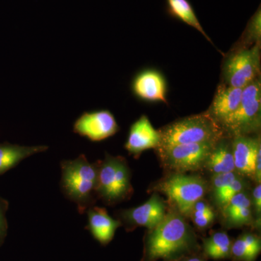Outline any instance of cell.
Segmentation results:
<instances>
[{
  "label": "cell",
  "mask_w": 261,
  "mask_h": 261,
  "mask_svg": "<svg viewBox=\"0 0 261 261\" xmlns=\"http://www.w3.org/2000/svg\"><path fill=\"white\" fill-rule=\"evenodd\" d=\"M141 261H175L200 247L193 229L178 211H170L156 227L149 230L145 238Z\"/></svg>",
  "instance_id": "1"
},
{
  "label": "cell",
  "mask_w": 261,
  "mask_h": 261,
  "mask_svg": "<svg viewBox=\"0 0 261 261\" xmlns=\"http://www.w3.org/2000/svg\"><path fill=\"white\" fill-rule=\"evenodd\" d=\"M61 188L67 198L83 214L93 206L97 183L98 163H91L84 154L61 163Z\"/></svg>",
  "instance_id": "2"
},
{
  "label": "cell",
  "mask_w": 261,
  "mask_h": 261,
  "mask_svg": "<svg viewBox=\"0 0 261 261\" xmlns=\"http://www.w3.org/2000/svg\"><path fill=\"white\" fill-rule=\"evenodd\" d=\"M159 147L185 144L218 142L224 138L225 130L208 113L187 117L159 130Z\"/></svg>",
  "instance_id": "3"
},
{
  "label": "cell",
  "mask_w": 261,
  "mask_h": 261,
  "mask_svg": "<svg viewBox=\"0 0 261 261\" xmlns=\"http://www.w3.org/2000/svg\"><path fill=\"white\" fill-rule=\"evenodd\" d=\"M132 192L126 160L106 153L104 161L98 163L96 195L108 205H113L128 199Z\"/></svg>",
  "instance_id": "4"
},
{
  "label": "cell",
  "mask_w": 261,
  "mask_h": 261,
  "mask_svg": "<svg viewBox=\"0 0 261 261\" xmlns=\"http://www.w3.org/2000/svg\"><path fill=\"white\" fill-rule=\"evenodd\" d=\"M261 84L256 79L243 89L241 102L234 113L221 124L225 132L235 136H247L260 129Z\"/></svg>",
  "instance_id": "5"
},
{
  "label": "cell",
  "mask_w": 261,
  "mask_h": 261,
  "mask_svg": "<svg viewBox=\"0 0 261 261\" xmlns=\"http://www.w3.org/2000/svg\"><path fill=\"white\" fill-rule=\"evenodd\" d=\"M157 190L167 196L183 216H190L192 207L207 190V182L198 176L176 173L157 185Z\"/></svg>",
  "instance_id": "6"
},
{
  "label": "cell",
  "mask_w": 261,
  "mask_h": 261,
  "mask_svg": "<svg viewBox=\"0 0 261 261\" xmlns=\"http://www.w3.org/2000/svg\"><path fill=\"white\" fill-rule=\"evenodd\" d=\"M260 69V43L243 47L226 58L223 68L224 84L244 89L258 78Z\"/></svg>",
  "instance_id": "7"
},
{
  "label": "cell",
  "mask_w": 261,
  "mask_h": 261,
  "mask_svg": "<svg viewBox=\"0 0 261 261\" xmlns=\"http://www.w3.org/2000/svg\"><path fill=\"white\" fill-rule=\"evenodd\" d=\"M218 142L166 146L157 149L166 168L184 173L205 168L206 161Z\"/></svg>",
  "instance_id": "8"
},
{
  "label": "cell",
  "mask_w": 261,
  "mask_h": 261,
  "mask_svg": "<svg viewBox=\"0 0 261 261\" xmlns=\"http://www.w3.org/2000/svg\"><path fill=\"white\" fill-rule=\"evenodd\" d=\"M119 126L114 116L108 110L87 111L76 120L73 132L92 142H100L116 135Z\"/></svg>",
  "instance_id": "9"
},
{
  "label": "cell",
  "mask_w": 261,
  "mask_h": 261,
  "mask_svg": "<svg viewBox=\"0 0 261 261\" xmlns=\"http://www.w3.org/2000/svg\"><path fill=\"white\" fill-rule=\"evenodd\" d=\"M166 215L165 202L157 194H154L143 205L122 211L120 217L128 228L144 226L150 230L156 227Z\"/></svg>",
  "instance_id": "10"
},
{
  "label": "cell",
  "mask_w": 261,
  "mask_h": 261,
  "mask_svg": "<svg viewBox=\"0 0 261 261\" xmlns=\"http://www.w3.org/2000/svg\"><path fill=\"white\" fill-rule=\"evenodd\" d=\"M235 171L238 174L253 178L257 152L261 148L260 137L249 136L233 137L231 142Z\"/></svg>",
  "instance_id": "11"
},
{
  "label": "cell",
  "mask_w": 261,
  "mask_h": 261,
  "mask_svg": "<svg viewBox=\"0 0 261 261\" xmlns=\"http://www.w3.org/2000/svg\"><path fill=\"white\" fill-rule=\"evenodd\" d=\"M161 135L151 124L147 116H142L130 126L125 148L128 153L138 155L147 149L159 147Z\"/></svg>",
  "instance_id": "12"
},
{
  "label": "cell",
  "mask_w": 261,
  "mask_h": 261,
  "mask_svg": "<svg viewBox=\"0 0 261 261\" xmlns=\"http://www.w3.org/2000/svg\"><path fill=\"white\" fill-rule=\"evenodd\" d=\"M132 89L136 97L143 100L167 103L166 81L156 70H146L136 75Z\"/></svg>",
  "instance_id": "13"
},
{
  "label": "cell",
  "mask_w": 261,
  "mask_h": 261,
  "mask_svg": "<svg viewBox=\"0 0 261 261\" xmlns=\"http://www.w3.org/2000/svg\"><path fill=\"white\" fill-rule=\"evenodd\" d=\"M243 89L221 84L218 87L207 113L222 124L238 109L241 102Z\"/></svg>",
  "instance_id": "14"
},
{
  "label": "cell",
  "mask_w": 261,
  "mask_h": 261,
  "mask_svg": "<svg viewBox=\"0 0 261 261\" xmlns=\"http://www.w3.org/2000/svg\"><path fill=\"white\" fill-rule=\"evenodd\" d=\"M86 212L88 216L87 228L92 236L102 245H108L114 238L117 228L121 226L120 220L113 219L103 207L92 206Z\"/></svg>",
  "instance_id": "15"
},
{
  "label": "cell",
  "mask_w": 261,
  "mask_h": 261,
  "mask_svg": "<svg viewBox=\"0 0 261 261\" xmlns=\"http://www.w3.org/2000/svg\"><path fill=\"white\" fill-rule=\"evenodd\" d=\"M222 210L228 227H242L252 224L251 198L245 190L232 197Z\"/></svg>",
  "instance_id": "16"
},
{
  "label": "cell",
  "mask_w": 261,
  "mask_h": 261,
  "mask_svg": "<svg viewBox=\"0 0 261 261\" xmlns=\"http://www.w3.org/2000/svg\"><path fill=\"white\" fill-rule=\"evenodd\" d=\"M48 148L46 145L22 146L9 142L0 144V176L15 167L23 160L45 152Z\"/></svg>",
  "instance_id": "17"
},
{
  "label": "cell",
  "mask_w": 261,
  "mask_h": 261,
  "mask_svg": "<svg viewBox=\"0 0 261 261\" xmlns=\"http://www.w3.org/2000/svg\"><path fill=\"white\" fill-rule=\"evenodd\" d=\"M205 168L214 174L234 172L231 143L224 140V138L220 140L209 154Z\"/></svg>",
  "instance_id": "18"
},
{
  "label": "cell",
  "mask_w": 261,
  "mask_h": 261,
  "mask_svg": "<svg viewBox=\"0 0 261 261\" xmlns=\"http://www.w3.org/2000/svg\"><path fill=\"white\" fill-rule=\"evenodd\" d=\"M260 251V237L255 233L245 232L232 243L230 258L233 261H255Z\"/></svg>",
  "instance_id": "19"
},
{
  "label": "cell",
  "mask_w": 261,
  "mask_h": 261,
  "mask_svg": "<svg viewBox=\"0 0 261 261\" xmlns=\"http://www.w3.org/2000/svg\"><path fill=\"white\" fill-rule=\"evenodd\" d=\"M233 242L225 231H216L202 240L204 257L214 260H224L231 257Z\"/></svg>",
  "instance_id": "20"
},
{
  "label": "cell",
  "mask_w": 261,
  "mask_h": 261,
  "mask_svg": "<svg viewBox=\"0 0 261 261\" xmlns=\"http://www.w3.org/2000/svg\"><path fill=\"white\" fill-rule=\"evenodd\" d=\"M170 12L184 23L193 27L200 32L211 43H213L211 38L207 35L203 28L197 18L195 10L188 0H167Z\"/></svg>",
  "instance_id": "21"
},
{
  "label": "cell",
  "mask_w": 261,
  "mask_h": 261,
  "mask_svg": "<svg viewBox=\"0 0 261 261\" xmlns=\"http://www.w3.org/2000/svg\"><path fill=\"white\" fill-rule=\"evenodd\" d=\"M190 217L196 227L199 229H206L214 224L216 214L210 204L201 199L192 207Z\"/></svg>",
  "instance_id": "22"
},
{
  "label": "cell",
  "mask_w": 261,
  "mask_h": 261,
  "mask_svg": "<svg viewBox=\"0 0 261 261\" xmlns=\"http://www.w3.org/2000/svg\"><path fill=\"white\" fill-rule=\"evenodd\" d=\"M245 186H246L245 181L239 175L238 177L235 178L228 186L226 187L223 191L220 192L216 197H214L216 204L220 207L223 208L227 205L228 202L231 200L232 197L238 195L240 192L244 191Z\"/></svg>",
  "instance_id": "23"
},
{
  "label": "cell",
  "mask_w": 261,
  "mask_h": 261,
  "mask_svg": "<svg viewBox=\"0 0 261 261\" xmlns=\"http://www.w3.org/2000/svg\"><path fill=\"white\" fill-rule=\"evenodd\" d=\"M261 13L260 8L257 10L256 13L252 17L251 20L249 22L246 29L247 42L260 43L261 34Z\"/></svg>",
  "instance_id": "24"
},
{
  "label": "cell",
  "mask_w": 261,
  "mask_h": 261,
  "mask_svg": "<svg viewBox=\"0 0 261 261\" xmlns=\"http://www.w3.org/2000/svg\"><path fill=\"white\" fill-rule=\"evenodd\" d=\"M239 174L236 171L220 174H214L212 178V188L214 197L223 191L238 176Z\"/></svg>",
  "instance_id": "25"
},
{
  "label": "cell",
  "mask_w": 261,
  "mask_h": 261,
  "mask_svg": "<svg viewBox=\"0 0 261 261\" xmlns=\"http://www.w3.org/2000/svg\"><path fill=\"white\" fill-rule=\"evenodd\" d=\"M8 207V202L0 197V246L4 241L8 231V222L5 216Z\"/></svg>",
  "instance_id": "26"
},
{
  "label": "cell",
  "mask_w": 261,
  "mask_h": 261,
  "mask_svg": "<svg viewBox=\"0 0 261 261\" xmlns=\"http://www.w3.org/2000/svg\"><path fill=\"white\" fill-rule=\"evenodd\" d=\"M251 199L252 207H253L254 212L256 215L257 221L260 222L261 213V186L260 184H257V186L252 192Z\"/></svg>",
  "instance_id": "27"
},
{
  "label": "cell",
  "mask_w": 261,
  "mask_h": 261,
  "mask_svg": "<svg viewBox=\"0 0 261 261\" xmlns=\"http://www.w3.org/2000/svg\"><path fill=\"white\" fill-rule=\"evenodd\" d=\"M175 261H206L205 257L202 255H199V252L197 253L190 254V255H186L178 259Z\"/></svg>",
  "instance_id": "28"
}]
</instances>
